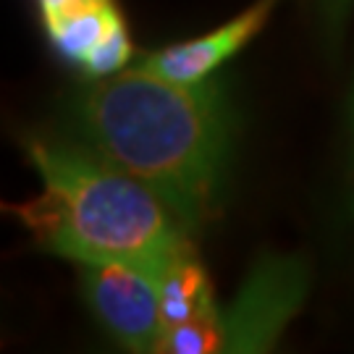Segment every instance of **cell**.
I'll use <instances>...</instances> for the list:
<instances>
[{"mask_svg": "<svg viewBox=\"0 0 354 354\" xmlns=\"http://www.w3.org/2000/svg\"><path fill=\"white\" fill-rule=\"evenodd\" d=\"M71 142L152 189L192 234L218 210L231 150L221 82L145 68L100 76L71 105Z\"/></svg>", "mask_w": 354, "mask_h": 354, "instance_id": "1", "label": "cell"}, {"mask_svg": "<svg viewBox=\"0 0 354 354\" xmlns=\"http://www.w3.org/2000/svg\"><path fill=\"white\" fill-rule=\"evenodd\" d=\"M26 155L42 192L6 210L45 252L74 263L127 260L165 270L189 241L155 192L76 142L29 140Z\"/></svg>", "mask_w": 354, "mask_h": 354, "instance_id": "2", "label": "cell"}, {"mask_svg": "<svg viewBox=\"0 0 354 354\" xmlns=\"http://www.w3.org/2000/svg\"><path fill=\"white\" fill-rule=\"evenodd\" d=\"M82 266V286L95 317L129 352H158L163 339V270L127 260Z\"/></svg>", "mask_w": 354, "mask_h": 354, "instance_id": "3", "label": "cell"}, {"mask_svg": "<svg viewBox=\"0 0 354 354\" xmlns=\"http://www.w3.org/2000/svg\"><path fill=\"white\" fill-rule=\"evenodd\" d=\"M307 270L291 257H266L252 268L231 307L221 310L223 352H266L302 307Z\"/></svg>", "mask_w": 354, "mask_h": 354, "instance_id": "4", "label": "cell"}, {"mask_svg": "<svg viewBox=\"0 0 354 354\" xmlns=\"http://www.w3.org/2000/svg\"><path fill=\"white\" fill-rule=\"evenodd\" d=\"M273 6L276 0H257L252 8L239 13L228 24L218 26L210 35H203L189 42H178V45H171V48H163L142 58L140 68L174 79V82H203L234 53H239L257 32H263Z\"/></svg>", "mask_w": 354, "mask_h": 354, "instance_id": "5", "label": "cell"}, {"mask_svg": "<svg viewBox=\"0 0 354 354\" xmlns=\"http://www.w3.org/2000/svg\"><path fill=\"white\" fill-rule=\"evenodd\" d=\"M210 307H215L210 281L187 241L163 270V330Z\"/></svg>", "mask_w": 354, "mask_h": 354, "instance_id": "6", "label": "cell"}, {"mask_svg": "<svg viewBox=\"0 0 354 354\" xmlns=\"http://www.w3.org/2000/svg\"><path fill=\"white\" fill-rule=\"evenodd\" d=\"M121 24L124 21L115 11L113 0H100V3H89L84 8L48 24V35L58 53H64L74 64H82Z\"/></svg>", "mask_w": 354, "mask_h": 354, "instance_id": "7", "label": "cell"}, {"mask_svg": "<svg viewBox=\"0 0 354 354\" xmlns=\"http://www.w3.org/2000/svg\"><path fill=\"white\" fill-rule=\"evenodd\" d=\"M165 354H210L223 352V320L221 307L215 304L197 315L168 326L160 339V349Z\"/></svg>", "mask_w": 354, "mask_h": 354, "instance_id": "8", "label": "cell"}, {"mask_svg": "<svg viewBox=\"0 0 354 354\" xmlns=\"http://www.w3.org/2000/svg\"><path fill=\"white\" fill-rule=\"evenodd\" d=\"M129 58H131V42L127 37V26L121 24L115 32H111L108 37L102 39L100 45L89 53L79 66L84 68V74L100 79V76L115 74Z\"/></svg>", "mask_w": 354, "mask_h": 354, "instance_id": "9", "label": "cell"}, {"mask_svg": "<svg viewBox=\"0 0 354 354\" xmlns=\"http://www.w3.org/2000/svg\"><path fill=\"white\" fill-rule=\"evenodd\" d=\"M39 3V11H42V19H45V26L64 19L68 13L79 11L84 8L89 3H100V0H37Z\"/></svg>", "mask_w": 354, "mask_h": 354, "instance_id": "10", "label": "cell"}, {"mask_svg": "<svg viewBox=\"0 0 354 354\" xmlns=\"http://www.w3.org/2000/svg\"><path fill=\"white\" fill-rule=\"evenodd\" d=\"M354 0H320V13H323V21L328 26V32H336L339 24L344 21V16L349 13Z\"/></svg>", "mask_w": 354, "mask_h": 354, "instance_id": "11", "label": "cell"}]
</instances>
